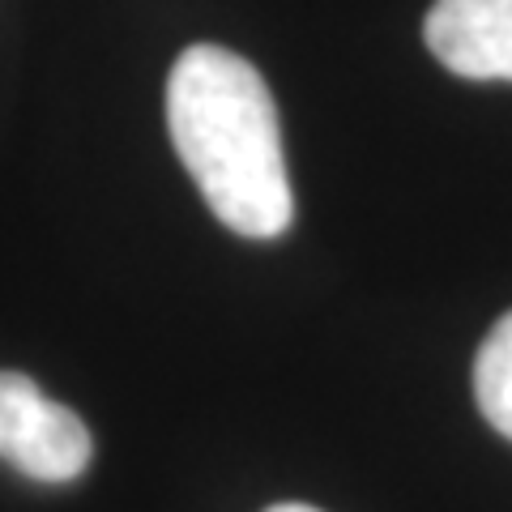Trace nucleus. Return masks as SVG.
Segmentation results:
<instances>
[{
  "label": "nucleus",
  "instance_id": "nucleus-1",
  "mask_svg": "<svg viewBox=\"0 0 512 512\" xmlns=\"http://www.w3.org/2000/svg\"><path fill=\"white\" fill-rule=\"evenodd\" d=\"M171 146L222 227L274 239L291 227L295 192L278 107L265 77L218 43L180 52L167 77Z\"/></svg>",
  "mask_w": 512,
  "mask_h": 512
},
{
  "label": "nucleus",
  "instance_id": "nucleus-2",
  "mask_svg": "<svg viewBox=\"0 0 512 512\" xmlns=\"http://www.w3.org/2000/svg\"><path fill=\"white\" fill-rule=\"evenodd\" d=\"M90 457V427L69 406L22 372H0V461L39 483H73Z\"/></svg>",
  "mask_w": 512,
  "mask_h": 512
},
{
  "label": "nucleus",
  "instance_id": "nucleus-3",
  "mask_svg": "<svg viewBox=\"0 0 512 512\" xmlns=\"http://www.w3.org/2000/svg\"><path fill=\"white\" fill-rule=\"evenodd\" d=\"M423 39L448 73L512 82V0H436Z\"/></svg>",
  "mask_w": 512,
  "mask_h": 512
},
{
  "label": "nucleus",
  "instance_id": "nucleus-4",
  "mask_svg": "<svg viewBox=\"0 0 512 512\" xmlns=\"http://www.w3.org/2000/svg\"><path fill=\"white\" fill-rule=\"evenodd\" d=\"M474 397L483 419L512 440V312H504L491 325L487 342L474 359Z\"/></svg>",
  "mask_w": 512,
  "mask_h": 512
},
{
  "label": "nucleus",
  "instance_id": "nucleus-5",
  "mask_svg": "<svg viewBox=\"0 0 512 512\" xmlns=\"http://www.w3.org/2000/svg\"><path fill=\"white\" fill-rule=\"evenodd\" d=\"M265 512H320L312 504H274V508H265Z\"/></svg>",
  "mask_w": 512,
  "mask_h": 512
}]
</instances>
